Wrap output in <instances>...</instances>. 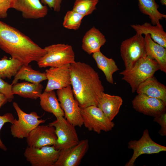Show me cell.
<instances>
[{
  "mask_svg": "<svg viewBox=\"0 0 166 166\" xmlns=\"http://www.w3.org/2000/svg\"><path fill=\"white\" fill-rule=\"evenodd\" d=\"M71 85L80 108L97 106L104 89L98 73L90 65L80 61L70 65Z\"/></svg>",
  "mask_w": 166,
  "mask_h": 166,
  "instance_id": "6da1fadb",
  "label": "cell"
},
{
  "mask_svg": "<svg viewBox=\"0 0 166 166\" xmlns=\"http://www.w3.org/2000/svg\"><path fill=\"white\" fill-rule=\"evenodd\" d=\"M0 48L24 65L37 62L47 52L28 36L1 21Z\"/></svg>",
  "mask_w": 166,
  "mask_h": 166,
  "instance_id": "7a4b0ae2",
  "label": "cell"
},
{
  "mask_svg": "<svg viewBox=\"0 0 166 166\" xmlns=\"http://www.w3.org/2000/svg\"><path fill=\"white\" fill-rule=\"evenodd\" d=\"M159 70L160 68L157 62L146 55L138 60L131 69H124L119 74L123 76L122 79L129 84L134 93L141 83L153 76Z\"/></svg>",
  "mask_w": 166,
  "mask_h": 166,
  "instance_id": "3957f363",
  "label": "cell"
},
{
  "mask_svg": "<svg viewBox=\"0 0 166 166\" xmlns=\"http://www.w3.org/2000/svg\"><path fill=\"white\" fill-rule=\"evenodd\" d=\"M46 53L37 62L40 68L58 67L74 63L75 54L72 46L65 44H57L44 48Z\"/></svg>",
  "mask_w": 166,
  "mask_h": 166,
  "instance_id": "277c9868",
  "label": "cell"
},
{
  "mask_svg": "<svg viewBox=\"0 0 166 166\" xmlns=\"http://www.w3.org/2000/svg\"><path fill=\"white\" fill-rule=\"evenodd\" d=\"M13 106L17 112L18 119H14L10 126L11 133L14 138L23 139L26 138L29 133L46 120L39 119L41 117L35 112L29 114L24 112L16 102L13 103Z\"/></svg>",
  "mask_w": 166,
  "mask_h": 166,
  "instance_id": "5b68a950",
  "label": "cell"
},
{
  "mask_svg": "<svg viewBox=\"0 0 166 166\" xmlns=\"http://www.w3.org/2000/svg\"><path fill=\"white\" fill-rule=\"evenodd\" d=\"M120 53L125 69H130L138 60L146 55L144 38L136 33L123 41L120 46Z\"/></svg>",
  "mask_w": 166,
  "mask_h": 166,
  "instance_id": "8992f818",
  "label": "cell"
},
{
  "mask_svg": "<svg viewBox=\"0 0 166 166\" xmlns=\"http://www.w3.org/2000/svg\"><path fill=\"white\" fill-rule=\"evenodd\" d=\"M80 111L83 125L89 131L100 134L102 131H111L114 127V123L109 120L97 106L81 108Z\"/></svg>",
  "mask_w": 166,
  "mask_h": 166,
  "instance_id": "52a82bcc",
  "label": "cell"
},
{
  "mask_svg": "<svg viewBox=\"0 0 166 166\" xmlns=\"http://www.w3.org/2000/svg\"><path fill=\"white\" fill-rule=\"evenodd\" d=\"M57 94L65 119L75 127H81L83 122L81 108L74 97L71 85L57 90Z\"/></svg>",
  "mask_w": 166,
  "mask_h": 166,
  "instance_id": "ba28073f",
  "label": "cell"
},
{
  "mask_svg": "<svg viewBox=\"0 0 166 166\" xmlns=\"http://www.w3.org/2000/svg\"><path fill=\"white\" fill-rule=\"evenodd\" d=\"M49 124L55 128L57 139L53 146L56 149L69 148L77 145L79 142L75 126L64 117H56V120Z\"/></svg>",
  "mask_w": 166,
  "mask_h": 166,
  "instance_id": "9c48e42d",
  "label": "cell"
},
{
  "mask_svg": "<svg viewBox=\"0 0 166 166\" xmlns=\"http://www.w3.org/2000/svg\"><path fill=\"white\" fill-rule=\"evenodd\" d=\"M128 148L133 150V154L125 166H133L137 158L144 154L159 153L166 151V147L155 142L150 137L148 131L146 129L138 140H131L128 143Z\"/></svg>",
  "mask_w": 166,
  "mask_h": 166,
  "instance_id": "30bf717a",
  "label": "cell"
},
{
  "mask_svg": "<svg viewBox=\"0 0 166 166\" xmlns=\"http://www.w3.org/2000/svg\"><path fill=\"white\" fill-rule=\"evenodd\" d=\"M60 152V150L56 149L53 145L39 148L28 146L24 155L32 166H53Z\"/></svg>",
  "mask_w": 166,
  "mask_h": 166,
  "instance_id": "8fae6325",
  "label": "cell"
},
{
  "mask_svg": "<svg viewBox=\"0 0 166 166\" xmlns=\"http://www.w3.org/2000/svg\"><path fill=\"white\" fill-rule=\"evenodd\" d=\"M132 107L145 115L155 117L166 112V104L158 98L138 93L132 101Z\"/></svg>",
  "mask_w": 166,
  "mask_h": 166,
  "instance_id": "7c38bea8",
  "label": "cell"
},
{
  "mask_svg": "<svg viewBox=\"0 0 166 166\" xmlns=\"http://www.w3.org/2000/svg\"><path fill=\"white\" fill-rule=\"evenodd\" d=\"M88 139L80 141L77 145L60 150L59 156L53 166H78L88 151Z\"/></svg>",
  "mask_w": 166,
  "mask_h": 166,
  "instance_id": "4fadbf2b",
  "label": "cell"
},
{
  "mask_svg": "<svg viewBox=\"0 0 166 166\" xmlns=\"http://www.w3.org/2000/svg\"><path fill=\"white\" fill-rule=\"evenodd\" d=\"M26 138L28 146L39 148L53 145L57 137L53 126L39 125L29 133Z\"/></svg>",
  "mask_w": 166,
  "mask_h": 166,
  "instance_id": "5bb4252c",
  "label": "cell"
},
{
  "mask_svg": "<svg viewBox=\"0 0 166 166\" xmlns=\"http://www.w3.org/2000/svg\"><path fill=\"white\" fill-rule=\"evenodd\" d=\"M70 65L68 64L58 67H50L46 70L48 82L44 91L61 89L71 85Z\"/></svg>",
  "mask_w": 166,
  "mask_h": 166,
  "instance_id": "9a60e30c",
  "label": "cell"
},
{
  "mask_svg": "<svg viewBox=\"0 0 166 166\" xmlns=\"http://www.w3.org/2000/svg\"><path fill=\"white\" fill-rule=\"evenodd\" d=\"M11 8L21 12L25 19L43 18L48 12L47 6L42 5L39 0H11Z\"/></svg>",
  "mask_w": 166,
  "mask_h": 166,
  "instance_id": "2e32d148",
  "label": "cell"
},
{
  "mask_svg": "<svg viewBox=\"0 0 166 166\" xmlns=\"http://www.w3.org/2000/svg\"><path fill=\"white\" fill-rule=\"evenodd\" d=\"M136 91L138 94L142 93L160 99L166 104V87L154 76L141 83Z\"/></svg>",
  "mask_w": 166,
  "mask_h": 166,
  "instance_id": "e0dca14e",
  "label": "cell"
},
{
  "mask_svg": "<svg viewBox=\"0 0 166 166\" xmlns=\"http://www.w3.org/2000/svg\"><path fill=\"white\" fill-rule=\"evenodd\" d=\"M106 41L105 35L100 30L93 27L84 36L82 40V49L89 54L100 51V48Z\"/></svg>",
  "mask_w": 166,
  "mask_h": 166,
  "instance_id": "ac0fdd59",
  "label": "cell"
},
{
  "mask_svg": "<svg viewBox=\"0 0 166 166\" xmlns=\"http://www.w3.org/2000/svg\"><path fill=\"white\" fill-rule=\"evenodd\" d=\"M123 102L121 97L104 92L97 106L109 120L112 121L118 113Z\"/></svg>",
  "mask_w": 166,
  "mask_h": 166,
  "instance_id": "d6986e66",
  "label": "cell"
},
{
  "mask_svg": "<svg viewBox=\"0 0 166 166\" xmlns=\"http://www.w3.org/2000/svg\"><path fill=\"white\" fill-rule=\"evenodd\" d=\"M144 38L146 55L158 63L160 70L166 73V49L154 41L149 34H145Z\"/></svg>",
  "mask_w": 166,
  "mask_h": 166,
  "instance_id": "ffe728a7",
  "label": "cell"
},
{
  "mask_svg": "<svg viewBox=\"0 0 166 166\" xmlns=\"http://www.w3.org/2000/svg\"><path fill=\"white\" fill-rule=\"evenodd\" d=\"M155 25L152 26L151 23L146 22L141 25H132L131 26L137 34L142 35L149 34L154 41L166 48V33L160 23Z\"/></svg>",
  "mask_w": 166,
  "mask_h": 166,
  "instance_id": "44dd1931",
  "label": "cell"
},
{
  "mask_svg": "<svg viewBox=\"0 0 166 166\" xmlns=\"http://www.w3.org/2000/svg\"><path fill=\"white\" fill-rule=\"evenodd\" d=\"M39 98L40 105L44 111L53 114L56 118L65 116L64 111L54 90L44 91L41 94Z\"/></svg>",
  "mask_w": 166,
  "mask_h": 166,
  "instance_id": "7402d4cb",
  "label": "cell"
},
{
  "mask_svg": "<svg viewBox=\"0 0 166 166\" xmlns=\"http://www.w3.org/2000/svg\"><path fill=\"white\" fill-rule=\"evenodd\" d=\"M43 88V86L40 83L17 82L12 85V90L14 95L36 100L39 98Z\"/></svg>",
  "mask_w": 166,
  "mask_h": 166,
  "instance_id": "603a6c76",
  "label": "cell"
},
{
  "mask_svg": "<svg viewBox=\"0 0 166 166\" xmlns=\"http://www.w3.org/2000/svg\"><path fill=\"white\" fill-rule=\"evenodd\" d=\"M92 57L98 68L104 74L107 81L113 84V74L119 69L115 61L111 58L107 57L101 51L93 53Z\"/></svg>",
  "mask_w": 166,
  "mask_h": 166,
  "instance_id": "cb8c5ba5",
  "label": "cell"
},
{
  "mask_svg": "<svg viewBox=\"0 0 166 166\" xmlns=\"http://www.w3.org/2000/svg\"><path fill=\"white\" fill-rule=\"evenodd\" d=\"M47 80L45 73H42L32 69L31 65H23L14 77L11 85L17 83L19 80L39 83Z\"/></svg>",
  "mask_w": 166,
  "mask_h": 166,
  "instance_id": "d4e9b609",
  "label": "cell"
},
{
  "mask_svg": "<svg viewBox=\"0 0 166 166\" xmlns=\"http://www.w3.org/2000/svg\"><path fill=\"white\" fill-rule=\"evenodd\" d=\"M138 0L140 11L149 16L152 25L159 24L160 20L166 18V15L160 13L158 10V6L155 0Z\"/></svg>",
  "mask_w": 166,
  "mask_h": 166,
  "instance_id": "484cf974",
  "label": "cell"
},
{
  "mask_svg": "<svg viewBox=\"0 0 166 166\" xmlns=\"http://www.w3.org/2000/svg\"><path fill=\"white\" fill-rule=\"evenodd\" d=\"M18 60L12 58L8 59L4 56L0 60V78L10 79L14 76L22 65Z\"/></svg>",
  "mask_w": 166,
  "mask_h": 166,
  "instance_id": "4316f807",
  "label": "cell"
},
{
  "mask_svg": "<svg viewBox=\"0 0 166 166\" xmlns=\"http://www.w3.org/2000/svg\"><path fill=\"white\" fill-rule=\"evenodd\" d=\"M99 0H75L73 10L84 17L91 14L96 9Z\"/></svg>",
  "mask_w": 166,
  "mask_h": 166,
  "instance_id": "83f0119b",
  "label": "cell"
},
{
  "mask_svg": "<svg viewBox=\"0 0 166 166\" xmlns=\"http://www.w3.org/2000/svg\"><path fill=\"white\" fill-rule=\"evenodd\" d=\"M84 17L82 15L73 10L68 11L64 16L63 26L67 29L77 30L80 27Z\"/></svg>",
  "mask_w": 166,
  "mask_h": 166,
  "instance_id": "f1b7e54d",
  "label": "cell"
},
{
  "mask_svg": "<svg viewBox=\"0 0 166 166\" xmlns=\"http://www.w3.org/2000/svg\"><path fill=\"white\" fill-rule=\"evenodd\" d=\"M12 85L0 78V93L4 94L7 98L8 102L11 101L14 98L12 90Z\"/></svg>",
  "mask_w": 166,
  "mask_h": 166,
  "instance_id": "f546056e",
  "label": "cell"
},
{
  "mask_svg": "<svg viewBox=\"0 0 166 166\" xmlns=\"http://www.w3.org/2000/svg\"><path fill=\"white\" fill-rule=\"evenodd\" d=\"M14 118L11 113H7L3 115H0V131L4 124L6 123H10L12 124ZM0 149L6 151L7 150V147L2 141L0 137Z\"/></svg>",
  "mask_w": 166,
  "mask_h": 166,
  "instance_id": "4dcf8cb0",
  "label": "cell"
},
{
  "mask_svg": "<svg viewBox=\"0 0 166 166\" xmlns=\"http://www.w3.org/2000/svg\"><path fill=\"white\" fill-rule=\"evenodd\" d=\"M153 120L160 125L161 129L159 132V134L162 136L166 135V113L155 117Z\"/></svg>",
  "mask_w": 166,
  "mask_h": 166,
  "instance_id": "1f68e13d",
  "label": "cell"
},
{
  "mask_svg": "<svg viewBox=\"0 0 166 166\" xmlns=\"http://www.w3.org/2000/svg\"><path fill=\"white\" fill-rule=\"evenodd\" d=\"M11 0H0V18L7 17V11L11 8Z\"/></svg>",
  "mask_w": 166,
  "mask_h": 166,
  "instance_id": "d6a6232c",
  "label": "cell"
},
{
  "mask_svg": "<svg viewBox=\"0 0 166 166\" xmlns=\"http://www.w3.org/2000/svg\"><path fill=\"white\" fill-rule=\"evenodd\" d=\"M43 1L54 11L58 12L60 11L62 0H43Z\"/></svg>",
  "mask_w": 166,
  "mask_h": 166,
  "instance_id": "836d02e7",
  "label": "cell"
},
{
  "mask_svg": "<svg viewBox=\"0 0 166 166\" xmlns=\"http://www.w3.org/2000/svg\"><path fill=\"white\" fill-rule=\"evenodd\" d=\"M8 102L7 97L3 94L0 93V108Z\"/></svg>",
  "mask_w": 166,
  "mask_h": 166,
  "instance_id": "e575fe53",
  "label": "cell"
},
{
  "mask_svg": "<svg viewBox=\"0 0 166 166\" xmlns=\"http://www.w3.org/2000/svg\"><path fill=\"white\" fill-rule=\"evenodd\" d=\"M160 2L163 5H166V0H160Z\"/></svg>",
  "mask_w": 166,
  "mask_h": 166,
  "instance_id": "d590c367",
  "label": "cell"
}]
</instances>
